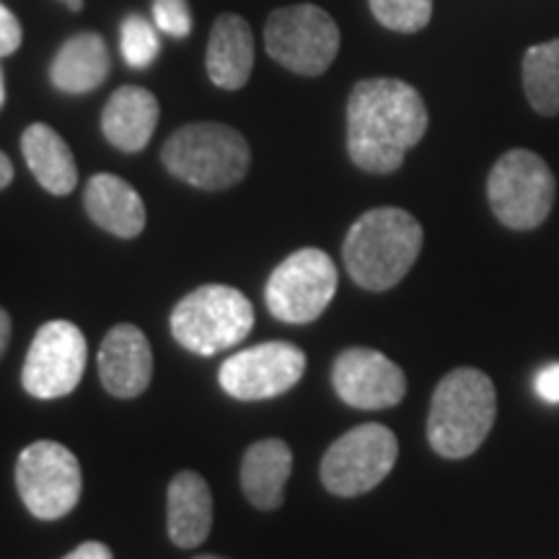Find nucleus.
Returning a JSON list of instances; mask_svg holds the SVG:
<instances>
[{
    "mask_svg": "<svg viewBox=\"0 0 559 559\" xmlns=\"http://www.w3.org/2000/svg\"><path fill=\"white\" fill-rule=\"evenodd\" d=\"M337 267L321 249H298L272 270L264 300L275 319L285 324L317 321L337 293Z\"/></svg>",
    "mask_w": 559,
    "mask_h": 559,
    "instance_id": "nucleus-10",
    "label": "nucleus"
},
{
    "mask_svg": "<svg viewBox=\"0 0 559 559\" xmlns=\"http://www.w3.org/2000/svg\"><path fill=\"white\" fill-rule=\"evenodd\" d=\"M205 68L210 81L218 88L236 91L247 86L251 68H254V34L247 19L236 13L218 16L207 39Z\"/></svg>",
    "mask_w": 559,
    "mask_h": 559,
    "instance_id": "nucleus-17",
    "label": "nucleus"
},
{
    "mask_svg": "<svg viewBox=\"0 0 559 559\" xmlns=\"http://www.w3.org/2000/svg\"><path fill=\"white\" fill-rule=\"evenodd\" d=\"M158 117V99L148 88L122 86L104 104L102 132L115 148L124 153H138L151 143Z\"/></svg>",
    "mask_w": 559,
    "mask_h": 559,
    "instance_id": "nucleus-15",
    "label": "nucleus"
},
{
    "mask_svg": "<svg viewBox=\"0 0 559 559\" xmlns=\"http://www.w3.org/2000/svg\"><path fill=\"white\" fill-rule=\"evenodd\" d=\"M396 456L400 440L386 425H358L326 449L321 459V481L337 498H358L389 477Z\"/></svg>",
    "mask_w": 559,
    "mask_h": 559,
    "instance_id": "nucleus-7",
    "label": "nucleus"
},
{
    "mask_svg": "<svg viewBox=\"0 0 559 559\" xmlns=\"http://www.w3.org/2000/svg\"><path fill=\"white\" fill-rule=\"evenodd\" d=\"M88 218L96 226L117 236V239H135L145 228V205L138 190L115 174H96L88 179L83 194Z\"/></svg>",
    "mask_w": 559,
    "mask_h": 559,
    "instance_id": "nucleus-16",
    "label": "nucleus"
},
{
    "mask_svg": "<svg viewBox=\"0 0 559 559\" xmlns=\"http://www.w3.org/2000/svg\"><path fill=\"white\" fill-rule=\"evenodd\" d=\"M120 50L130 68H148L160 52L156 24H151L143 16L124 19L120 29Z\"/></svg>",
    "mask_w": 559,
    "mask_h": 559,
    "instance_id": "nucleus-24",
    "label": "nucleus"
},
{
    "mask_svg": "<svg viewBox=\"0 0 559 559\" xmlns=\"http://www.w3.org/2000/svg\"><path fill=\"white\" fill-rule=\"evenodd\" d=\"M9 342H11V317L9 311L0 306V358H3L5 349H9Z\"/></svg>",
    "mask_w": 559,
    "mask_h": 559,
    "instance_id": "nucleus-29",
    "label": "nucleus"
},
{
    "mask_svg": "<svg viewBox=\"0 0 559 559\" xmlns=\"http://www.w3.org/2000/svg\"><path fill=\"white\" fill-rule=\"evenodd\" d=\"M523 88L539 115H559V39L542 41L523 55Z\"/></svg>",
    "mask_w": 559,
    "mask_h": 559,
    "instance_id": "nucleus-22",
    "label": "nucleus"
},
{
    "mask_svg": "<svg viewBox=\"0 0 559 559\" xmlns=\"http://www.w3.org/2000/svg\"><path fill=\"white\" fill-rule=\"evenodd\" d=\"M86 360L88 345L79 326L66 319L47 321L34 334L21 383L34 400H60L79 389Z\"/></svg>",
    "mask_w": 559,
    "mask_h": 559,
    "instance_id": "nucleus-11",
    "label": "nucleus"
},
{
    "mask_svg": "<svg viewBox=\"0 0 559 559\" xmlns=\"http://www.w3.org/2000/svg\"><path fill=\"white\" fill-rule=\"evenodd\" d=\"M332 386L349 407L389 409L407 394V376L379 349L349 347L334 360Z\"/></svg>",
    "mask_w": 559,
    "mask_h": 559,
    "instance_id": "nucleus-13",
    "label": "nucleus"
},
{
    "mask_svg": "<svg viewBox=\"0 0 559 559\" xmlns=\"http://www.w3.org/2000/svg\"><path fill=\"white\" fill-rule=\"evenodd\" d=\"M166 171L198 190H228L247 177L251 151L239 130L221 122L179 128L160 151Z\"/></svg>",
    "mask_w": 559,
    "mask_h": 559,
    "instance_id": "nucleus-4",
    "label": "nucleus"
},
{
    "mask_svg": "<svg viewBox=\"0 0 559 559\" xmlns=\"http://www.w3.org/2000/svg\"><path fill=\"white\" fill-rule=\"evenodd\" d=\"M62 559H115L111 557V549L107 544L102 542H86L81 547H75L70 555H66Z\"/></svg>",
    "mask_w": 559,
    "mask_h": 559,
    "instance_id": "nucleus-28",
    "label": "nucleus"
},
{
    "mask_svg": "<svg viewBox=\"0 0 559 559\" xmlns=\"http://www.w3.org/2000/svg\"><path fill=\"white\" fill-rule=\"evenodd\" d=\"M21 151H24L26 166L50 194L66 198L79 185V166H75L73 151L55 132L50 124L34 122L21 135Z\"/></svg>",
    "mask_w": 559,
    "mask_h": 559,
    "instance_id": "nucleus-21",
    "label": "nucleus"
},
{
    "mask_svg": "<svg viewBox=\"0 0 559 559\" xmlns=\"http://www.w3.org/2000/svg\"><path fill=\"white\" fill-rule=\"evenodd\" d=\"M264 45L272 60L298 75H321L337 58L340 29L324 9L311 3L288 5L267 19Z\"/></svg>",
    "mask_w": 559,
    "mask_h": 559,
    "instance_id": "nucleus-8",
    "label": "nucleus"
},
{
    "mask_svg": "<svg viewBox=\"0 0 559 559\" xmlns=\"http://www.w3.org/2000/svg\"><path fill=\"white\" fill-rule=\"evenodd\" d=\"M153 24L169 37H187L192 32V11L187 0H153Z\"/></svg>",
    "mask_w": 559,
    "mask_h": 559,
    "instance_id": "nucleus-25",
    "label": "nucleus"
},
{
    "mask_svg": "<svg viewBox=\"0 0 559 559\" xmlns=\"http://www.w3.org/2000/svg\"><path fill=\"white\" fill-rule=\"evenodd\" d=\"M254 326V306L228 285H202L174 306L171 334L200 358L239 345Z\"/></svg>",
    "mask_w": 559,
    "mask_h": 559,
    "instance_id": "nucleus-5",
    "label": "nucleus"
},
{
    "mask_svg": "<svg viewBox=\"0 0 559 559\" xmlns=\"http://www.w3.org/2000/svg\"><path fill=\"white\" fill-rule=\"evenodd\" d=\"M99 379L117 400H135L153 379L151 342L135 324L111 326L99 347Z\"/></svg>",
    "mask_w": 559,
    "mask_h": 559,
    "instance_id": "nucleus-14",
    "label": "nucleus"
},
{
    "mask_svg": "<svg viewBox=\"0 0 559 559\" xmlns=\"http://www.w3.org/2000/svg\"><path fill=\"white\" fill-rule=\"evenodd\" d=\"M5 104V81H3V70H0V107Z\"/></svg>",
    "mask_w": 559,
    "mask_h": 559,
    "instance_id": "nucleus-32",
    "label": "nucleus"
},
{
    "mask_svg": "<svg viewBox=\"0 0 559 559\" xmlns=\"http://www.w3.org/2000/svg\"><path fill=\"white\" fill-rule=\"evenodd\" d=\"M498 415V394L487 373L456 368L440 379L430 402L428 440L443 459H466L485 443Z\"/></svg>",
    "mask_w": 559,
    "mask_h": 559,
    "instance_id": "nucleus-3",
    "label": "nucleus"
},
{
    "mask_svg": "<svg viewBox=\"0 0 559 559\" xmlns=\"http://www.w3.org/2000/svg\"><path fill=\"white\" fill-rule=\"evenodd\" d=\"M194 559H228V557H218V555H200V557H194Z\"/></svg>",
    "mask_w": 559,
    "mask_h": 559,
    "instance_id": "nucleus-33",
    "label": "nucleus"
},
{
    "mask_svg": "<svg viewBox=\"0 0 559 559\" xmlns=\"http://www.w3.org/2000/svg\"><path fill=\"white\" fill-rule=\"evenodd\" d=\"M16 487L34 519L58 521L81 500L79 459L58 440H37L16 461Z\"/></svg>",
    "mask_w": 559,
    "mask_h": 559,
    "instance_id": "nucleus-9",
    "label": "nucleus"
},
{
    "mask_svg": "<svg viewBox=\"0 0 559 559\" xmlns=\"http://www.w3.org/2000/svg\"><path fill=\"white\" fill-rule=\"evenodd\" d=\"M557 181L547 160L534 151L513 148L492 166L487 198L495 218L513 230H531L549 218Z\"/></svg>",
    "mask_w": 559,
    "mask_h": 559,
    "instance_id": "nucleus-6",
    "label": "nucleus"
},
{
    "mask_svg": "<svg viewBox=\"0 0 559 559\" xmlns=\"http://www.w3.org/2000/svg\"><path fill=\"white\" fill-rule=\"evenodd\" d=\"M24 32H21L19 19L0 3V58H9L21 47Z\"/></svg>",
    "mask_w": 559,
    "mask_h": 559,
    "instance_id": "nucleus-26",
    "label": "nucleus"
},
{
    "mask_svg": "<svg viewBox=\"0 0 559 559\" xmlns=\"http://www.w3.org/2000/svg\"><path fill=\"white\" fill-rule=\"evenodd\" d=\"M293 472V453L280 438L251 443L241 461V487L249 502L260 510H277L285 500V485Z\"/></svg>",
    "mask_w": 559,
    "mask_h": 559,
    "instance_id": "nucleus-19",
    "label": "nucleus"
},
{
    "mask_svg": "<svg viewBox=\"0 0 559 559\" xmlns=\"http://www.w3.org/2000/svg\"><path fill=\"white\" fill-rule=\"evenodd\" d=\"M428 107L400 79H368L347 102V153L358 169L391 174L428 132Z\"/></svg>",
    "mask_w": 559,
    "mask_h": 559,
    "instance_id": "nucleus-1",
    "label": "nucleus"
},
{
    "mask_svg": "<svg viewBox=\"0 0 559 559\" xmlns=\"http://www.w3.org/2000/svg\"><path fill=\"white\" fill-rule=\"evenodd\" d=\"M534 389H536V394H539L544 402L559 404V362L544 366L539 373H536Z\"/></svg>",
    "mask_w": 559,
    "mask_h": 559,
    "instance_id": "nucleus-27",
    "label": "nucleus"
},
{
    "mask_svg": "<svg viewBox=\"0 0 559 559\" xmlns=\"http://www.w3.org/2000/svg\"><path fill=\"white\" fill-rule=\"evenodd\" d=\"M306 373V353L293 342H264L230 355L218 370L221 389L241 402H262L290 391Z\"/></svg>",
    "mask_w": 559,
    "mask_h": 559,
    "instance_id": "nucleus-12",
    "label": "nucleus"
},
{
    "mask_svg": "<svg viewBox=\"0 0 559 559\" xmlns=\"http://www.w3.org/2000/svg\"><path fill=\"white\" fill-rule=\"evenodd\" d=\"M166 523H169V539L179 549H194L207 539L213 528V495L205 477H200L198 472H179L169 481Z\"/></svg>",
    "mask_w": 559,
    "mask_h": 559,
    "instance_id": "nucleus-18",
    "label": "nucleus"
},
{
    "mask_svg": "<svg viewBox=\"0 0 559 559\" xmlns=\"http://www.w3.org/2000/svg\"><path fill=\"white\" fill-rule=\"evenodd\" d=\"M423 249V226L402 207L362 213L342 243L347 275L360 288L381 293L402 283Z\"/></svg>",
    "mask_w": 559,
    "mask_h": 559,
    "instance_id": "nucleus-2",
    "label": "nucleus"
},
{
    "mask_svg": "<svg viewBox=\"0 0 559 559\" xmlns=\"http://www.w3.org/2000/svg\"><path fill=\"white\" fill-rule=\"evenodd\" d=\"M11 181H13V164H11V158L0 151V190H5Z\"/></svg>",
    "mask_w": 559,
    "mask_h": 559,
    "instance_id": "nucleus-30",
    "label": "nucleus"
},
{
    "mask_svg": "<svg viewBox=\"0 0 559 559\" xmlns=\"http://www.w3.org/2000/svg\"><path fill=\"white\" fill-rule=\"evenodd\" d=\"M370 11L386 29L412 34L428 26L432 0H370Z\"/></svg>",
    "mask_w": 559,
    "mask_h": 559,
    "instance_id": "nucleus-23",
    "label": "nucleus"
},
{
    "mask_svg": "<svg viewBox=\"0 0 559 559\" xmlns=\"http://www.w3.org/2000/svg\"><path fill=\"white\" fill-rule=\"evenodd\" d=\"M109 50L99 34L83 32L60 47L50 66L52 86L62 94H88L109 75Z\"/></svg>",
    "mask_w": 559,
    "mask_h": 559,
    "instance_id": "nucleus-20",
    "label": "nucleus"
},
{
    "mask_svg": "<svg viewBox=\"0 0 559 559\" xmlns=\"http://www.w3.org/2000/svg\"><path fill=\"white\" fill-rule=\"evenodd\" d=\"M70 11H81L83 9V0H62Z\"/></svg>",
    "mask_w": 559,
    "mask_h": 559,
    "instance_id": "nucleus-31",
    "label": "nucleus"
}]
</instances>
